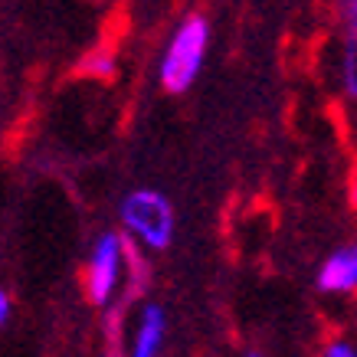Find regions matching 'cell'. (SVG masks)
I'll list each match as a JSON object with an SVG mask.
<instances>
[{
	"mask_svg": "<svg viewBox=\"0 0 357 357\" xmlns=\"http://www.w3.org/2000/svg\"><path fill=\"white\" fill-rule=\"evenodd\" d=\"M210 40H213V26L206 13L190 10L174 23L171 36L158 56V82L164 92L184 96L194 89L210 56Z\"/></svg>",
	"mask_w": 357,
	"mask_h": 357,
	"instance_id": "cell-1",
	"label": "cell"
},
{
	"mask_svg": "<svg viewBox=\"0 0 357 357\" xmlns=\"http://www.w3.org/2000/svg\"><path fill=\"white\" fill-rule=\"evenodd\" d=\"M119 229L148 256H158L174 246L177 210L158 187H135L119 200Z\"/></svg>",
	"mask_w": 357,
	"mask_h": 357,
	"instance_id": "cell-2",
	"label": "cell"
},
{
	"mask_svg": "<svg viewBox=\"0 0 357 357\" xmlns=\"http://www.w3.org/2000/svg\"><path fill=\"white\" fill-rule=\"evenodd\" d=\"M125 275H128V239L121 229H102L89 246L86 269H82L89 305L105 312L109 305L119 302Z\"/></svg>",
	"mask_w": 357,
	"mask_h": 357,
	"instance_id": "cell-3",
	"label": "cell"
},
{
	"mask_svg": "<svg viewBox=\"0 0 357 357\" xmlns=\"http://www.w3.org/2000/svg\"><path fill=\"white\" fill-rule=\"evenodd\" d=\"M314 289L321 295H357V239L341 243L328 252L321 266L314 269Z\"/></svg>",
	"mask_w": 357,
	"mask_h": 357,
	"instance_id": "cell-4",
	"label": "cell"
},
{
	"mask_svg": "<svg viewBox=\"0 0 357 357\" xmlns=\"http://www.w3.org/2000/svg\"><path fill=\"white\" fill-rule=\"evenodd\" d=\"M167 344V314L158 302H141L128 337V357H161Z\"/></svg>",
	"mask_w": 357,
	"mask_h": 357,
	"instance_id": "cell-5",
	"label": "cell"
},
{
	"mask_svg": "<svg viewBox=\"0 0 357 357\" xmlns=\"http://www.w3.org/2000/svg\"><path fill=\"white\" fill-rule=\"evenodd\" d=\"M148 289H151V256L128 239V275H125V289H121L119 302L125 305V308L141 305L144 302V295H148Z\"/></svg>",
	"mask_w": 357,
	"mask_h": 357,
	"instance_id": "cell-6",
	"label": "cell"
},
{
	"mask_svg": "<svg viewBox=\"0 0 357 357\" xmlns=\"http://www.w3.org/2000/svg\"><path fill=\"white\" fill-rule=\"evenodd\" d=\"M131 308H125L121 302L109 305L102 312V351L98 357H128V347H125V318H128Z\"/></svg>",
	"mask_w": 357,
	"mask_h": 357,
	"instance_id": "cell-7",
	"label": "cell"
},
{
	"mask_svg": "<svg viewBox=\"0 0 357 357\" xmlns=\"http://www.w3.org/2000/svg\"><path fill=\"white\" fill-rule=\"evenodd\" d=\"M79 76L92 79V82H112L119 76V53L112 46H92L79 59Z\"/></svg>",
	"mask_w": 357,
	"mask_h": 357,
	"instance_id": "cell-8",
	"label": "cell"
},
{
	"mask_svg": "<svg viewBox=\"0 0 357 357\" xmlns=\"http://www.w3.org/2000/svg\"><path fill=\"white\" fill-rule=\"evenodd\" d=\"M335 86L344 102H357V46H337Z\"/></svg>",
	"mask_w": 357,
	"mask_h": 357,
	"instance_id": "cell-9",
	"label": "cell"
},
{
	"mask_svg": "<svg viewBox=\"0 0 357 357\" xmlns=\"http://www.w3.org/2000/svg\"><path fill=\"white\" fill-rule=\"evenodd\" d=\"M335 30L341 46H357V0H331Z\"/></svg>",
	"mask_w": 357,
	"mask_h": 357,
	"instance_id": "cell-10",
	"label": "cell"
},
{
	"mask_svg": "<svg viewBox=\"0 0 357 357\" xmlns=\"http://www.w3.org/2000/svg\"><path fill=\"white\" fill-rule=\"evenodd\" d=\"M318 357H357V344L351 341V337H328L325 344H321V351H318Z\"/></svg>",
	"mask_w": 357,
	"mask_h": 357,
	"instance_id": "cell-11",
	"label": "cell"
},
{
	"mask_svg": "<svg viewBox=\"0 0 357 357\" xmlns=\"http://www.w3.org/2000/svg\"><path fill=\"white\" fill-rule=\"evenodd\" d=\"M10 312H13V298L7 289H0V331H3V325L10 321Z\"/></svg>",
	"mask_w": 357,
	"mask_h": 357,
	"instance_id": "cell-12",
	"label": "cell"
},
{
	"mask_svg": "<svg viewBox=\"0 0 357 357\" xmlns=\"http://www.w3.org/2000/svg\"><path fill=\"white\" fill-rule=\"evenodd\" d=\"M347 200H351V210L357 213V174H354V181H351V187H347Z\"/></svg>",
	"mask_w": 357,
	"mask_h": 357,
	"instance_id": "cell-13",
	"label": "cell"
},
{
	"mask_svg": "<svg viewBox=\"0 0 357 357\" xmlns=\"http://www.w3.org/2000/svg\"><path fill=\"white\" fill-rule=\"evenodd\" d=\"M239 357H269V354H266V351H259V347H246Z\"/></svg>",
	"mask_w": 357,
	"mask_h": 357,
	"instance_id": "cell-14",
	"label": "cell"
}]
</instances>
